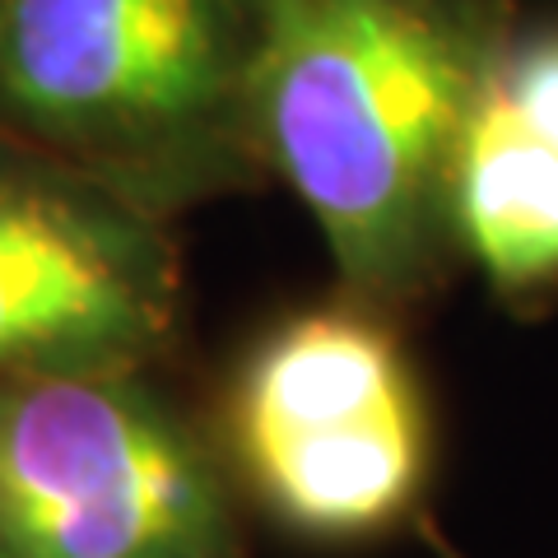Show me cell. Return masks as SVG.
I'll return each mask as SVG.
<instances>
[{
  "mask_svg": "<svg viewBox=\"0 0 558 558\" xmlns=\"http://www.w3.org/2000/svg\"><path fill=\"white\" fill-rule=\"evenodd\" d=\"M451 223L508 307L558 293V121L521 108L488 80L461 140Z\"/></svg>",
  "mask_w": 558,
  "mask_h": 558,
  "instance_id": "obj_6",
  "label": "cell"
},
{
  "mask_svg": "<svg viewBox=\"0 0 558 558\" xmlns=\"http://www.w3.org/2000/svg\"><path fill=\"white\" fill-rule=\"evenodd\" d=\"M229 447L256 502L293 535L349 545L410 521L433 424L381 307L344 299L270 326L233 377Z\"/></svg>",
  "mask_w": 558,
  "mask_h": 558,
  "instance_id": "obj_4",
  "label": "cell"
},
{
  "mask_svg": "<svg viewBox=\"0 0 558 558\" xmlns=\"http://www.w3.org/2000/svg\"><path fill=\"white\" fill-rule=\"evenodd\" d=\"M178 317L168 219L0 140V373L149 368Z\"/></svg>",
  "mask_w": 558,
  "mask_h": 558,
  "instance_id": "obj_5",
  "label": "cell"
},
{
  "mask_svg": "<svg viewBox=\"0 0 558 558\" xmlns=\"http://www.w3.org/2000/svg\"><path fill=\"white\" fill-rule=\"evenodd\" d=\"M512 33V0H266L256 149L349 299H424L461 260L451 182Z\"/></svg>",
  "mask_w": 558,
  "mask_h": 558,
  "instance_id": "obj_1",
  "label": "cell"
},
{
  "mask_svg": "<svg viewBox=\"0 0 558 558\" xmlns=\"http://www.w3.org/2000/svg\"><path fill=\"white\" fill-rule=\"evenodd\" d=\"M266 0H0V140L182 215L266 178Z\"/></svg>",
  "mask_w": 558,
  "mask_h": 558,
  "instance_id": "obj_2",
  "label": "cell"
},
{
  "mask_svg": "<svg viewBox=\"0 0 558 558\" xmlns=\"http://www.w3.org/2000/svg\"><path fill=\"white\" fill-rule=\"evenodd\" d=\"M442 558H457V554H447V549H442Z\"/></svg>",
  "mask_w": 558,
  "mask_h": 558,
  "instance_id": "obj_7",
  "label": "cell"
},
{
  "mask_svg": "<svg viewBox=\"0 0 558 558\" xmlns=\"http://www.w3.org/2000/svg\"><path fill=\"white\" fill-rule=\"evenodd\" d=\"M0 558H242L215 451L145 368L0 373Z\"/></svg>",
  "mask_w": 558,
  "mask_h": 558,
  "instance_id": "obj_3",
  "label": "cell"
}]
</instances>
